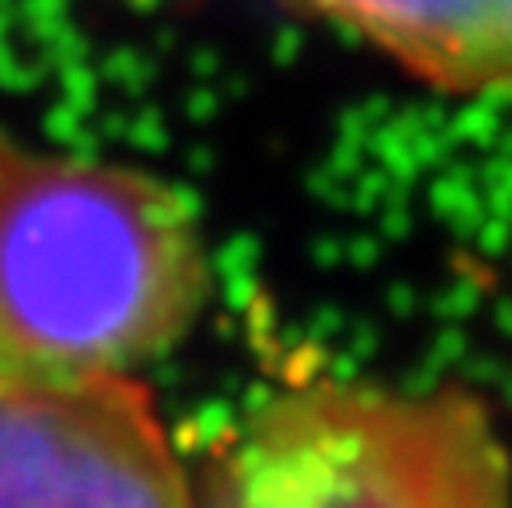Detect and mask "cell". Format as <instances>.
<instances>
[{
  "label": "cell",
  "instance_id": "2",
  "mask_svg": "<svg viewBox=\"0 0 512 508\" xmlns=\"http://www.w3.org/2000/svg\"><path fill=\"white\" fill-rule=\"evenodd\" d=\"M196 508H512V448L472 388L308 376L248 404Z\"/></svg>",
  "mask_w": 512,
  "mask_h": 508
},
{
  "label": "cell",
  "instance_id": "4",
  "mask_svg": "<svg viewBox=\"0 0 512 508\" xmlns=\"http://www.w3.org/2000/svg\"><path fill=\"white\" fill-rule=\"evenodd\" d=\"M448 96L512 92V0H280Z\"/></svg>",
  "mask_w": 512,
  "mask_h": 508
},
{
  "label": "cell",
  "instance_id": "1",
  "mask_svg": "<svg viewBox=\"0 0 512 508\" xmlns=\"http://www.w3.org/2000/svg\"><path fill=\"white\" fill-rule=\"evenodd\" d=\"M208 296V236L180 188L0 124V384L140 372Z\"/></svg>",
  "mask_w": 512,
  "mask_h": 508
},
{
  "label": "cell",
  "instance_id": "3",
  "mask_svg": "<svg viewBox=\"0 0 512 508\" xmlns=\"http://www.w3.org/2000/svg\"><path fill=\"white\" fill-rule=\"evenodd\" d=\"M0 508H196L140 372L0 384Z\"/></svg>",
  "mask_w": 512,
  "mask_h": 508
}]
</instances>
